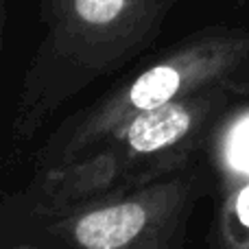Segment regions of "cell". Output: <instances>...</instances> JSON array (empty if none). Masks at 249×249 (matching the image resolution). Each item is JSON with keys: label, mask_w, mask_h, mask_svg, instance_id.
<instances>
[{"label": "cell", "mask_w": 249, "mask_h": 249, "mask_svg": "<svg viewBox=\"0 0 249 249\" xmlns=\"http://www.w3.org/2000/svg\"><path fill=\"white\" fill-rule=\"evenodd\" d=\"M236 212L241 216V221L249 228V188H245L238 197V203H236Z\"/></svg>", "instance_id": "obj_5"}, {"label": "cell", "mask_w": 249, "mask_h": 249, "mask_svg": "<svg viewBox=\"0 0 249 249\" xmlns=\"http://www.w3.org/2000/svg\"><path fill=\"white\" fill-rule=\"evenodd\" d=\"M190 127V114L179 105H160L138 116L127 131V140L140 153L164 149L179 140Z\"/></svg>", "instance_id": "obj_2"}, {"label": "cell", "mask_w": 249, "mask_h": 249, "mask_svg": "<svg viewBox=\"0 0 249 249\" xmlns=\"http://www.w3.org/2000/svg\"><path fill=\"white\" fill-rule=\"evenodd\" d=\"M179 83L181 77L173 66H155L144 74H140V79H136V83L129 90V101L138 109L149 112L166 103L177 92Z\"/></svg>", "instance_id": "obj_3"}, {"label": "cell", "mask_w": 249, "mask_h": 249, "mask_svg": "<svg viewBox=\"0 0 249 249\" xmlns=\"http://www.w3.org/2000/svg\"><path fill=\"white\" fill-rule=\"evenodd\" d=\"M144 221V208L124 203L86 214L74 228V236L86 249H118L140 234Z\"/></svg>", "instance_id": "obj_1"}, {"label": "cell", "mask_w": 249, "mask_h": 249, "mask_svg": "<svg viewBox=\"0 0 249 249\" xmlns=\"http://www.w3.org/2000/svg\"><path fill=\"white\" fill-rule=\"evenodd\" d=\"M230 160L236 168L249 171V118L238 124V129L232 136V146H230Z\"/></svg>", "instance_id": "obj_4"}]
</instances>
